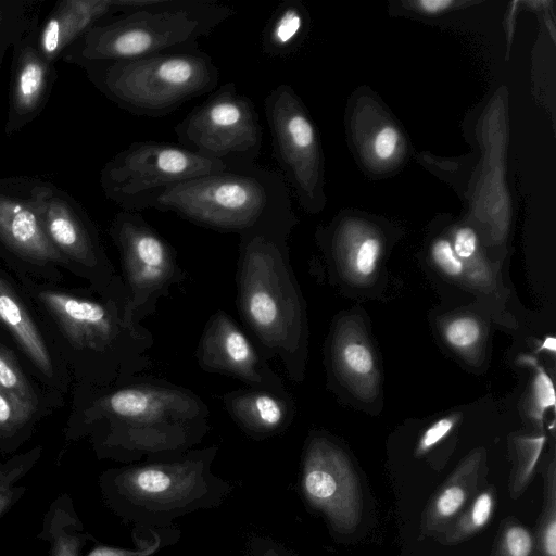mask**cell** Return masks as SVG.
Returning a JSON list of instances; mask_svg holds the SVG:
<instances>
[{
	"label": "cell",
	"instance_id": "cell-1",
	"mask_svg": "<svg viewBox=\"0 0 556 556\" xmlns=\"http://www.w3.org/2000/svg\"><path fill=\"white\" fill-rule=\"evenodd\" d=\"M292 226L251 229L239 235L238 312L269 355L296 379L301 370L304 309L288 250Z\"/></svg>",
	"mask_w": 556,
	"mask_h": 556
},
{
	"label": "cell",
	"instance_id": "cell-2",
	"mask_svg": "<svg viewBox=\"0 0 556 556\" xmlns=\"http://www.w3.org/2000/svg\"><path fill=\"white\" fill-rule=\"evenodd\" d=\"M172 212L201 227L241 232L296 223L285 178L255 164L184 181L148 194L129 211Z\"/></svg>",
	"mask_w": 556,
	"mask_h": 556
},
{
	"label": "cell",
	"instance_id": "cell-3",
	"mask_svg": "<svg viewBox=\"0 0 556 556\" xmlns=\"http://www.w3.org/2000/svg\"><path fill=\"white\" fill-rule=\"evenodd\" d=\"M124 12L90 28L63 54L66 63L129 60L199 48L235 9L213 0H123Z\"/></svg>",
	"mask_w": 556,
	"mask_h": 556
},
{
	"label": "cell",
	"instance_id": "cell-4",
	"mask_svg": "<svg viewBox=\"0 0 556 556\" xmlns=\"http://www.w3.org/2000/svg\"><path fill=\"white\" fill-rule=\"evenodd\" d=\"M80 67L106 99L148 117L172 114L187 101L213 92L220 77L212 56L200 48Z\"/></svg>",
	"mask_w": 556,
	"mask_h": 556
},
{
	"label": "cell",
	"instance_id": "cell-5",
	"mask_svg": "<svg viewBox=\"0 0 556 556\" xmlns=\"http://www.w3.org/2000/svg\"><path fill=\"white\" fill-rule=\"evenodd\" d=\"M215 453L208 447L121 470L115 485L129 518L140 526H161L219 505L231 488L211 470Z\"/></svg>",
	"mask_w": 556,
	"mask_h": 556
},
{
	"label": "cell",
	"instance_id": "cell-6",
	"mask_svg": "<svg viewBox=\"0 0 556 556\" xmlns=\"http://www.w3.org/2000/svg\"><path fill=\"white\" fill-rule=\"evenodd\" d=\"M98 406L116 419L119 443L139 455L182 452L206 431L205 405L177 388L132 386L113 392Z\"/></svg>",
	"mask_w": 556,
	"mask_h": 556
},
{
	"label": "cell",
	"instance_id": "cell-7",
	"mask_svg": "<svg viewBox=\"0 0 556 556\" xmlns=\"http://www.w3.org/2000/svg\"><path fill=\"white\" fill-rule=\"evenodd\" d=\"M174 132L179 144L227 168L255 164L263 143L258 112L233 83L211 92L174 127Z\"/></svg>",
	"mask_w": 556,
	"mask_h": 556
},
{
	"label": "cell",
	"instance_id": "cell-8",
	"mask_svg": "<svg viewBox=\"0 0 556 556\" xmlns=\"http://www.w3.org/2000/svg\"><path fill=\"white\" fill-rule=\"evenodd\" d=\"M226 168L223 163L179 143L141 140L130 143L104 164L100 187L108 200L129 211L148 194Z\"/></svg>",
	"mask_w": 556,
	"mask_h": 556
},
{
	"label": "cell",
	"instance_id": "cell-9",
	"mask_svg": "<svg viewBox=\"0 0 556 556\" xmlns=\"http://www.w3.org/2000/svg\"><path fill=\"white\" fill-rule=\"evenodd\" d=\"M110 230L126 278L125 318L140 325L138 320L152 312L177 280L176 256L170 244L138 212L122 210Z\"/></svg>",
	"mask_w": 556,
	"mask_h": 556
},
{
	"label": "cell",
	"instance_id": "cell-10",
	"mask_svg": "<svg viewBox=\"0 0 556 556\" xmlns=\"http://www.w3.org/2000/svg\"><path fill=\"white\" fill-rule=\"evenodd\" d=\"M264 112L275 159L299 201L311 208L315 202L316 130L293 88H273Z\"/></svg>",
	"mask_w": 556,
	"mask_h": 556
},
{
	"label": "cell",
	"instance_id": "cell-11",
	"mask_svg": "<svg viewBox=\"0 0 556 556\" xmlns=\"http://www.w3.org/2000/svg\"><path fill=\"white\" fill-rule=\"evenodd\" d=\"M301 491L336 531L352 532L359 523L362 494L357 473L344 452L326 438L312 439L305 450Z\"/></svg>",
	"mask_w": 556,
	"mask_h": 556
},
{
	"label": "cell",
	"instance_id": "cell-12",
	"mask_svg": "<svg viewBox=\"0 0 556 556\" xmlns=\"http://www.w3.org/2000/svg\"><path fill=\"white\" fill-rule=\"evenodd\" d=\"M195 356L206 371L230 375L253 388L286 395L280 378L261 359L235 321L222 311L207 321Z\"/></svg>",
	"mask_w": 556,
	"mask_h": 556
},
{
	"label": "cell",
	"instance_id": "cell-13",
	"mask_svg": "<svg viewBox=\"0 0 556 556\" xmlns=\"http://www.w3.org/2000/svg\"><path fill=\"white\" fill-rule=\"evenodd\" d=\"M39 298L76 349L106 352L116 345L121 337L150 333L141 325L128 323L114 305L54 291H41Z\"/></svg>",
	"mask_w": 556,
	"mask_h": 556
},
{
	"label": "cell",
	"instance_id": "cell-14",
	"mask_svg": "<svg viewBox=\"0 0 556 556\" xmlns=\"http://www.w3.org/2000/svg\"><path fill=\"white\" fill-rule=\"evenodd\" d=\"M38 28L39 21L12 49L7 136L21 131L42 112L56 79L55 64L39 50Z\"/></svg>",
	"mask_w": 556,
	"mask_h": 556
},
{
	"label": "cell",
	"instance_id": "cell-15",
	"mask_svg": "<svg viewBox=\"0 0 556 556\" xmlns=\"http://www.w3.org/2000/svg\"><path fill=\"white\" fill-rule=\"evenodd\" d=\"M33 193L46 235L55 249L66 260L87 267L99 265L97 236L79 203L52 182L37 178Z\"/></svg>",
	"mask_w": 556,
	"mask_h": 556
},
{
	"label": "cell",
	"instance_id": "cell-16",
	"mask_svg": "<svg viewBox=\"0 0 556 556\" xmlns=\"http://www.w3.org/2000/svg\"><path fill=\"white\" fill-rule=\"evenodd\" d=\"M34 178L0 179V243L36 263L65 262L46 235L33 193Z\"/></svg>",
	"mask_w": 556,
	"mask_h": 556
},
{
	"label": "cell",
	"instance_id": "cell-17",
	"mask_svg": "<svg viewBox=\"0 0 556 556\" xmlns=\"http://www.w3.org/2000/svg\"><path fill=\"white\" fill-rule=\"evenodd\" d=\"M122 13L119 0H61L50 10L38 28V47L51 63L90 28Z\"/></svg>",
	"mask_w": 556,
	"mask_h": 556
},
{
	"label": "cell",
	"instance_id": "cell-18",
	"mask_svg": "<svg viewBox=\"0 0 556 556\" xmlns=\"http://www.w3.org/2000/svg\"><path fill=\"white\" fill-rule=\"evenodd\" d=\"M483 454L482 448L468 454L432 495L421 516L422 536L438 538L442 534L476 496Z\"/></svg>",
	"mask_w": 556,
	"mask_h": 556
},
{
	"label": "cell",
	"instance_id": "cell-19",
	"mask_svg": "<svg viewBox=\"0 0 556 556\" xmlns=\"http://www.w3.org/2000/svg\"><path fill=\"white\" fill-rule=\"evenodd\" d=\"M224 401L237 424L253 437L274 434L289 420L290 405L286 395L253 389L228 393Z\"/></svg>",
	"mask_w": 556,
	"mask_h": 556
},
{
	"label": "cell",
	"instance_id": "cell-20",
	"mask_svg": "<svg viewBox=\"0 0 556 556\" xmlns=\"http://www.w3.org/2000/svg\"><path fill=\"white\" fill-rule=\"evenodd\" d=\"M332 354L339 375L365 397L372 394L377 381L376 364L363 336L351 327H342L334 337Z\"/></svg>",
	"mask_w": 556,
	"mask_h": 556
},
{
	"label": "cell",
	"instance_id": "cell-21",
	"mask_svg": "<svg viewBox=\"0 0 556 556\" xmlns=\"http://www.w3.org/2000/svg\"><path fill=\"white\" fill-rule=\"evenodd\" d=\"M0 321L7 326L39 370L46 376L51 377L53 367L45 340L25 307L1 279Z\"/></svg>",
	"mask_w": 556,
	"mask_h": 556
},
{
	"label": "cell",
	"instance_id": "cell-22",
	"mask_svg": "<svg viewBox=\"0 0 556 556\" xmlns=\"http://www.w3.org/2000/svg\"><path fill=\"white\" fill-rule=\"evenodd\" d=\"M305 26V12L295 0L278 4L265 25L262 51L270 58H287L296 47Z\"/></svg>",
	"mask_w": 556,
	"mask_h": 556
},
{
	"label": "cell",
	"instance_id": "cell-23",
	"mask_svg": "<svg viewBox=\"0 0 556 556\" xmlns=\"http://www.w3.org/2000/svg\"><path fill=\"white\" fill-rule=\"evenodd\" d=\"M495 507L496 490L490 485L478 492L456 520L435 539L444 545H455L468 540L490 522Z\"/></svg>",
	"mask_w": 556,
	"mask_h": 556
},
{
	"label": "cell",
	"instance_id": "cell-24",
	"mask_svg": "<svg viewBox=\"0 0 556 556\" xmlns=\"http://www.w3.org/2000/svg\"><path fill=\"white\" fill-rule=\"evenodd\" d=\"M42 0H0V71L10 48L39 21Z\"/></svg>",
	"mask_w": 556,
	"mask_h": 556
},
{
	"label": "cell",
	"instance_id": "cell-25",
	"mask_svg": "<svg viewBox=\"0 0 556 556\" xmlns=\"http://www.w3.org/2000/svg\"><path fill=\"white\" fill-rule=\"evenodd\" d=\"M534 535L532 556H556V462L543 472V501Z\"/></svg>",
	"mask_w": 556,
	"mask_h": 556
},
{
	"label": "cell",
	"instance_id": "cell-26",
	"mask_svg": "<svg viewBox=\"0 0 556 556\" xmlns=\"http://www.w3.org/2000/svg\"><path fill=\"white\" fill-rule=\"evenodd\" d=\"M545 442L544 434L514 438V464L508 480L511 498L516 500L522 495L532 481Z\"/></svg>",
	"mask_w": 556,
	"mask_h": 556
},
{
	"label": "cell",
	"instance_id": "cell-27",
	"mask_svg": "<svg viewBox=\"0 0 556 556\" xmlns=\"http://www.w3.org/2000/svg\"><path fill=\"white\" fill-rule=\"evenodd\" d=\"M381 252L380 240L376 237H366L344 256V271L349 277L364 281L376 271Z\"/></svg>",
	"mask_w": 556,
	"mask_h": 556
},
{
	"label": "cell",
	"instance_id": "cell-28",
	"mask_svg": "<svg viewBox=\"0 0 556 556\" xmlns=\"http://www.w3.org/2000/svg\"><path fill=\"white\" fill-rule=\"evenodd\" d=\"M522 363L534 368V378L532 381L530 415L542 426L544 414L549 408H555L556 395L553 381L544 368L538 364L531 356H523Z\"/></svg>",
	"mask_w": 556,
	"mask_h": 556
},
{
	"label": "cell",
	"instance_id": "cell-29",
	"mask_svg": "<svg viewBox=\"0 0 556 556\" xmlns=\"http://www.w3.org/2000/svg\"><path fill=\"white\" fill-rule=\"evenodd\" d=\"M534 535L517 521H507L501 528L492 556H532Z\"/></svg>",
	"mask_w": 556,
	"mask_h": 556
},
{
	"label": "cell",
	"instance_id": "cell-30",
	"mask_svg": "<svg viewBox=\"0 0 556 556\" xmlns=\"http://www.w3.org/2000/svg\"><path fill=\"white\" fill-rule=\"evenodd\" d=\"M0 388L36 405L34 392L11 354L0 346Z\"/></svg>",
	"mask_w": 556,
	"mask_h": 556
},
{
	"label": "cell",
	"instance_id": "cell-31",
	"mask_svg": "<svg viewBox=\"0 0 556 556\" xmlns=\"http://www.w3.org/2000/svg\"><path fill=\"white\" fill-rule=\"evenodd\" d=\"M35 410V405L0 388V430L13 431L24 425Z\"/></svg>",
	"mask_w": 556,
	"mask_h": 556
},
{
	"label": "cell",
	"instance_id": "cell-32",
	"mask_svg": "<svg viewBox=\"0 0 556 556\" xmlns=\"http://www.w3.org/2000/svg\"><path fill=\"white\" fill-rule=\"evenodd\" d=\"M444 337L454 349L468 351L480 340L481 326L472 317H457L445 327Z\"/></svg>",
	"mask_w": 556,
	"mask_h": 556
},
{
	"label": "cell",
	"instance_id": "cell-33",
	"mask_svg": "<svg viewBox=\"0 0 556 556\" xmlns=\"http://www.w3.org/2000/svg\"><path fill=\"white\" fill-rule=\"evenodd\" d=\"M458 415H450L441 418L428 427L420 437L415 454L422 456L445 439L458 421Z\"/></svg>",
	"mask_w": 556,
	"mask_h": 556
},
{
	"label": "cell",
	"instance_id": "cell-34",
	"mask_svg": "<svg viewBox=\"0 0 556 556\" xmlns=\"http://www.w3.org/2000/svg\"><path fill=\"white\" fill-rule=\"evenodd\" d=\"M432 260L437 266L451 277H458L464 271V263L454 252L453 245L445 239L437 240L431 249Z\"/></svg>",
	"mask_w": 556,
	"mask_h": 556
},
{
	"label": "cell",
	"instance_id": "cell-35",
	"mask_svg": "<svg viewBox=\"0 0 556 556\" xmlns=\"http://www.w3.org/2000/svg\"><path fill=\"white\" fill-rule=\"evenodd\" d=\"M154 542L151 545H143L139 549H126L114 547H97L89 556H150L161 545L162 538L153 531Z\"/></svg>",
	"mask_w": 556,
	"mask_h": 556
},
{
	"label": "cell",
	"instance_id": "cell-36",
	"mask_svg": "<svg viewBox=\"0 0 556 556\" xmlns=\"http://www.w3.org/2000/svg\"><path fill=\"white\" fill-rule=\"evenodd\" d=\"M397 141V131L390 126L383 127L375 138L374 149L377 156L381 160L390 159L396 149Z\"/></svg>",
	"mask_w": 556,
	"mask_h": 556
},
{
	"label": "cell",
	"instance_id": "cell-37",
	"mask_svg": "<svg viewBox=\"0 0 556 556\" xmlns=\"http://www.w3.org/2000/svg\"><path fill=\"white\" fill-rule=\"evenodd\" d=\"M454 252L463 261L470 258L477 250V235L472 228L464 227L455 235Z\"/></svg>",
	"mask_w": 556,
	"mask_h": 556
},
{
	"label": "cell",
	"instance_id": "cell-38",
	"mask_svg": "<svg viewBox=\"0 0 556 556\" xmlns=\"http://www.w3.org/2000/svg\"><path fill=\"white\" fill-rule=\"evenodd\" d=\"M249 551L251 556H290L280 545L263 538L251 540Z\"/></svg>",
	"mask_w": 556,
	"mask_h": 556
},
{
	"label": "cell",
	"instance_id": "cell-39",
	"mask_svg": "<svg viewBox=\"0 0 556 556\" xmlns=\"http://www.w3.org/2000/svg\"><path fill=\"white\" fill-rule=\"evenodd\" d=\"M419 4L421 5V8L425 11L430 12V13H435V12L442 11L445 8H447L448 5H451L452 1H448V0H425V1H420Z\"/></svg>",
	"mask_w": 556,
	"mask_h": 556
},
{
	"label": "cell",
	"instance_id": "cell-40",
	"mask_svg": "<svg viewBox=\"0 0 556 556\" xmlns=\"http://www.w3.org/2000/svg\"><path fill=\"white\" fill-rule=\"evenodd\" d=\"M542 350H547V351H549L551 353L554 354L555 351H556V340H555V338L554 337H547L543 341V343H542V345L540 348V351H542Z\"/></svg>",
	"mask_w": 556,
	"mask_h": 556
}]
</instances>
